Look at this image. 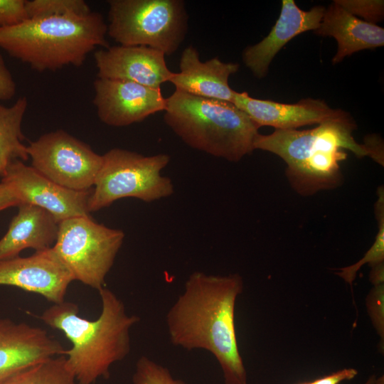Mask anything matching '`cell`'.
I'll list each match as a JSON object with an SVG mask.
<instances>
[{"label": "cell", "instance_id": "cell-1", "mask_svg": "<svg viewBox=\"0 0 384 384\" xmlns=\"http://www.w3.org/2000/svg\"><path fill=\"white\" fill-rule=\"evenodd\" d=\"M243 287L238 273L193 272L166 315L171 343L188 351L210 353L222 370L225 384H247L235 326V303Z\"/></svg>", "mask_w": 384, "mask_h": 384}, {"label": "cell", "instance_id": "cell-2", "mask_svg": "<svg viewBox=\"0 0 384 384\" xmlns=\"http://www.w3.org/2000/svg\"><path fill=\"white\" fill-rule=\"evenodd\" d=\"M98 292L102 310L95 320L80 316L78 304L65 300L53 304L38 316L70 342L63 356L78 384L109 378L111 366L130 353V331L140 321L139 316L127 314L124 302L110 289L104 287Z\"/></svg>", "mask_w": 384, "mask_h": 384}, {"label": "cell", "instance_id": "cell-3", "mask_svg": "<svg viewBox=\"0 0 384 384\" xmlns=\"http://www.w3.org/2000/svg\"><path fill=\"white\" fill-rule=\"evenodd\" d=\"M356 124L346 112L311 129H275L260 133L255 149L273 153L287 164L286 176L292 188L303 196L334 189L341 185L340 162L347 149L358 157L368 156L363 144L355 140Z\"/></svg>", "mask_w": 384, "mask_h": 384}, {"label": "cell", "instance_id": "cell-4", "mask_svg": "<svg viewBox=\"0 0 384 384\" xmlns=\"http://www.w3.org/2000/svg\"><path fill=\"white\" fill-rule=\"evenodd\" d=\"M107 25L97 12L28 18L0 28V48L38 72L81 66L98 47H109Z\"/></svg>", "mask_w": 384, "mask_h": 384}, {"label": "cell", "instance_id": "cell-5", "mask_svg": "<svg viewBox=\"0 0 384 384\" xmlns=\"http://www.w3.org/2000/svg\"><path fill=\"white\" fill-rule=\"evenodd\" d=\"M164 112L166 125L192 149L231 162L255 150L260 127L233 102L175 90Z\"/></svg>", "mask_w": 384, "mask_h": 384}, {"label": "cell", "instance_id": "cell-6", "mask_svg": "<svg viewBox=\"0 0 384 384\" xmlns=\"http://www.w3.org/2000/svg\"><path fill=\"white\" fill-rule=\"evenodd\" d=\"M107 35L125 46H146L165 55L176 52L188 29L181 0H110Z\"/></svg>", "mask_w": 384, "mask_h": 384}, {"label": "cell", "instance_id": "cell-7", "mask_svg": "<svg viewBox=\"0 0 384 384\" xmlns=\"http://www.w3.org/2000/svg\"><path fill=\"white\" fill-rule=\"evenodd\" d=\"M170 159L166 154L144 156L119 148L109 150L102 155V164L89 198V212L124 198L151 203L171 196L174 183L161 175Z\"/></svg>", "mask_w": 384, "mask_h": 384}, {"label": "cell", "instance_id": "cell-8", "mask_svg": "<svg viewBox=\"0 0 384 384\" xmlns=\"http://www.w3.org/2000/svg\"><path fill=\"white\" fill-rule=\"evenodd\" d=\"M124 233L79 216L58 223L53 249L78 280L99 291L123 244Z\"/></svg>", "mask_w": 384, "mask_h": 384}, {"label": "cell", "instance_id": "cell-9", "mask_svg": "<svg viewBox=\"0 0 384 384\" xmlns=\"http://www.w3.org/2000/svg\"><path fill=\"white\" fill-rule=\"evenodd\" d=\"M26 149L33 169L75 191L91 189L102 164V155L63 129L41 135Z\"/></svg>", "mask_w": 384, "mask_h": 384}, {"label": "cell", "instance_id": "cell-10", "mask_svg": "<svg viewBox=\"0 0 384 384\" xmlns=\"http://www.w3.org/2000/svg\"><path fill=\"white\" fill-rule=\"evenodd\" d=\"M93 85V103L98 118L109 126L121 127L140 122L166 108V98L160 88L101 78Z\"/></svg>", "mask_w": 384, "mask_h": 384}, {"label": "cell", "instance_id": "cell-11", "mask_svg": "<svg viewBox=\"0 0 384 384\" xmlns=\"http://www.w3.org/2000/svg\"><path fill=\"white\" fill-rule=\"evenodd\" d=\"M1 179L11 184L21 203L46 210L58 223L70 218L90 216L88 201L92 189L75 191L63 187L21 160L12 161Z\"/></svg>", "mask_w": 384, "mask_h": 384}, {"label": "cell", "instance_id": "cell-12", "mask_svg": "<svg viewBox=\"0 0 384 384\" xmlns=\"http://www.w3.org/2000/svg\"><path fill=\"white\" fill-rule=\"evenodd\" d=\"M73 281V276L53 247L0 261V285L38 294L53 304L65 301Z\"/></svg>", "mask_w": 384, "mask_h": 384}, {"label": "cell", "instance_id": "cell-13", "mask_svg": "<svg viewBox=\"0 0 384 384\" xmlns=\"http://www.w3.org/2000/svg\"><path fill=\"white\" fill-rule=\"evenodd\" d=\"M65 350L41 327L0 318V384L28 366L63 355Z\"/></svg>", "mask_w": 384, "mask_h": 384}, {"label": "cell", "instance_id": "cell-14", "mask_svg": "<svg viewBox=\"0 0 384 384\" xmlns=\"http://www.w3.org/2000/svg\"><path fill=\"white\" fill-rule=\"evenodd\" d=\"M97 78L131 81L153 88L169 82L171 72L165 55L146 46H116L94 54Z\"/></svg>", "mask_w": 384, "mask_h": 384}, {"label": "cell", "instance_id": "cell-15", "mask_svg": "<svg viewBox=\"0 0 384 384\" xmlns=\"http://www.w3.org/2000/svg\"><path fill=\"white\" fill-rule=\"evenodd\" d=\"M279 17L269 34L258 43L247 47L242 53V61L255 77L264 78L276 54L297 35L316 30L326 8L316 6L303 11L293 0H283Z\"/></svg>", "mask_w": 384, "mask_h": 384}, {"label": "cell", "instance_id": "cell-16", "mask_svg": "<svg viewBox=\"0 0 384 384\" xmlns=\"http://www.w3.org/2000/svg\"><path fill=\"white\" fill-rule=\"evenodd\" d=\"M233 103L245 112L260 127L297 129L341 115L345 111L331 108L324 100L303 99L295 104L280 103L252 97L246 92L235 91Z\"/></svg>", "mask_w": 384, "mask_h": 384}, {"label": "cell", "instance_id": "cell-17", "mask_svg": "<svg viewBox=\"0 0 384 384\" xmlns=\"http://www.w3.org/2000/svg\"><path fill=\"white\" fill-rule=\"evenodd\" d=\"M239 68L238 63H224L218 58L202 62L196 48L190 46L181 53L179 72L173 73L169 82L176 90L190 95L233 102L235 91L228 79Z\"/></svg>", "mask_w": 384, "mask_h": 384}, {"label": "cell", "instance_id": "cell-18", "mask_svg": "<svg viewBox=\"0 0 384 384\" xmlns=\"http://www.w3.org/2000/svg\"><path fill=\"white\" fill-rule=\"evenodd\" d=\"M12 218L6 233L0 240V261L19 256L23 250L41 251L53 247L58 223L46 210L22 203Z\"/></svg>", "mask_w": 384, "mask_h": 384}, {"label": "cell", "instance_id": "cell-19", "mask_svg": "<svg viewBox=\"0 0 384 384\" xmlns=\"http://www.w3.org/2000/svg\"><path fill=\"white\" fill-rule=\"evenodd\" d=\"M314 32L336 40L338 49L332 59L334 64L357 51L384 45L383 28L359 19L336 1L326 9L320 25Z\"/></svg>", "mask_w": 384, "mask_h": 384}, {"label": "cell", "instance_id": "cell-20", "mask_svg": "<svg viewBox=\"0 0 384 384\" xmlns=\"http://www.w3.org/2000/svg\"><path fill=\"white\" fill-rule=\"evenodd\" d=\"M28 107L26 97H19L11 107L0 103V176H5L9 164L15 160L28 159L22 121Z\"/></svg>", "mask_w": 384, "mask_h": 384}, {"label": "cell", "instance_id": "cell-21", "mask_svg": "<svg viewBox=\"0 0 384 384\" xmlns=\"http://www.w3.org/2000/svg\"><path fill=\"white\" fill-rule=\"evenodd\" d=\"M1 384H78L65 356L39 361L18 371Z\"/></svg>", "mask_w": 384, "mask_h": 384}, {"label": "cell", "instance_id": "cell-22", "mask_svg": "<svg viewBox=\"0 0 384 384\" xmlns=\"http://www.w3.org/2000/svg\"><path fill=\"white\" fill-rule=\"evenodd\" d=\"M378 198L375 204V214L378 224V231L370 249L364 256L353 265L338 269L336 274L346 283L352 284L358 271L365 264L370 266L384 262V191L383 187L378 190Z\"/></svg>", "mask_w": 384, "mask_h": 384}, {"label": "cell", "instance_id": "cell-23", "mask_svg": "<svg viewBox=\"0 0 384 384\" xmlns=\"http://www.w3.org/2000/svg\"><path fill=\"white\" fill-rule=\"evenodd\" d=\"M26 6L28 18L83 15L91 12L83 0H26Z\"/></svg>", "mask_w": 384, "mask_h": 384}, {"label": "cell", "instance_id": "cell-24", "mask_svg": "<svg viewBox=\"0 0 384 384\" xmlns=\"http://www.w3.org/2000/svg\"><path fill=\"white\" fill-rule=\"evenodd\" d=\"M132 380L133 384H186L175 378L169 368L145 356L137 360Z\"/></svg>", "mask_w": 384, "mask_h": 384}, {"label": "cell", "instance_id": "cell-25", "mask_svg": "<svg viewBox=\"0 0 384 384\" xmlns=\"http://www.w3.org/2000/svg\"><path fill=\"white\" fill-rule=\"evenodd\" d=\"M336 2L352 15L359 16L368 23L375 24L383 18V0H336Z\"/></svg>", "mask_w": 384, "mask_h": 384}, {"label": "cell", "instance_id": "cell-26", "mask_svg": "<svg viewBox=\"0 0 384 384\" xmlns=\"http://www.w3.org/2000/svg\"><path fill=\"white\" fill-rule=\"evenodd\" d=\"M368 314L380 336V347L384 348V284L373 286L366 299Z\"/></svg>", "mask_w": 384, "mask_h": 384}, {"label": "cell", "instance_id": "cell-27", "mask_svg": "<svg viewBox=\"0 0 384 384\" xmlns=\"http://www.w3.org/2000/svg\"><path fill=\"white\" fill-rule=\"evenodd\" d=\"M26 0H0V28L18 25L28 19Z\"/></svg>", "mask_w": 384, "mask_h": 384}, {"label": "cell", "instance_id": "cell-28", "mask_svg": "<svg viewBox=\"0 0 384 384\" xmlns=\"http://www.w3.org/2000/svg\"><path fill=\"white\" fill-rule=\"evenodd\" d=\"M16 92V83L0 53V100L11 99L15 95Z\"/></svg>", "mask_w": 384, "mask_h": 384}, {"label": "cell", "instance_id": "cell-29", "mask_svg": "<svg viewBox=\"0 0 384 384\" xmlns=\"http://www.w3.org/2000/svg\"><path fill=\"white\" fill-rule=\"evenodd\" d=\"M21 201L10 183L1 179L0 181V211L11 206H18Z\"/></svg>", "mask_w": 384, "mask_h": 384}, {"label": "cell", "instance_id": "cell-30", "mask_svg": "<svg viewBox=\"0 0 384 384\" xmlns=\"http://www.w3.org/2000/svg\"><path fill=\"white\" fill-rule=\"evenodd\" d=\"M358 375L355 368H343L328 375L316 379L309 384H339L344 380H350Z\"/></svg>", "mask_w": 384, "mask_h": 384}, {"label": "cell", "instance_id": "cell-31", "mask_svg": "<svg viewBox=\"0 0 384 384\" xmlns=\"http://www.w3.org/2000/svg\"><path fill=\"white\" fill-rule=\"evenodd\" d=\"M363 145L368 156L383 165V144L381 139L377 135H368L365 138Z\"/></svg>", "mask_w": 384, "mask_h": 384}, {"label": "cell", "instance_id": "cell-32", "mask_svg": "<svg viewBox=\"0 0 384 384\" xmlns=\"http://www.w3.org/2000/svg\"><path fill=\"white\" fill-rule=\"evenodd\" d=\"M369 280L373 286L384 284V262L370 266Z\"/></svg>", "mask_w": 384, "mask_h": 384}, {"label": "cell", "instance_id": "cell-33", "mask_svg": "<svg viewBox=\"0 0 384 384\" xmlns=\"http://www.w3.org/2000/svg\"><path fill=\"white\" fill-rule=\"evenodd\" d=\"M376 378L375 375H371L368 377L364 384H375Z\"/></svg>", "mask_w": 384, "mask_h": 384}, {"label": "cell", "instance_id": "cell-34", "mask_svg": "<svg viewBox=\"0 0 384 384\" xmlns=\"http://www.w3.org/2000/svg\"><path fill=\"white\" fill-rule=\"evenodd\" d=\"M375 384H384V376L381 375L378 378H376Z\"/></svg>", "mask_w": 384, "mask_h": 384}, {"label": "cell", "instance_id": "cell-35", "mask_svg": "<svg viewBox=\"0 0 384 384\" xmlns=\"http://www.w3.org/2000/svg\"><path fill=\"white\" fill-rule=\"evenodd\" d=\"M299 384H309V383L308 382V383H299Z\"/></svg>", "mask_w": 384, "mask_h": 384}, {"label": "cell", "instance_id": "cell-36", "mask_svg": "<svg viewBox=\"0 0 384 384\" xmlns=\"http://www.w3.org/2000/svg\"><path fill=\"white\" fill-rule=\"evenodd\" d=\"M94 384H96V383H94Z\"/></svg>", "mask_w": 384, "mask_h": 384}]
</instances>
